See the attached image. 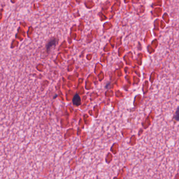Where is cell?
Segmentation results:
<instances>
[{
  "instance_id": "1",
  "label": "cell",
  "mask_w": 179,
  "mask_h": 179,
  "mask_svg": "<svg viewBox=\"0 0 179 179\" xmlns=\"http://www.w3.org/2000/svg\"><path fill=\"white\" fill-rule=\"evenodd\" d=\"M73 103L76 106H79L81 104V99L78 94L76 93V95L74 96V98L73 99Z\"/></svg>"
},
{
  "instance_id": "2",
  "label": "cell",
  "mask_w": 179,
  "mask_h": 179,
  "mask_svg": "<svg viewBox=\"0 0 179 179\" xmlns=\"http://www.w3.org/2000/svg\"><path fill=\"white\" fill-rule=\"evenodd\" d=\"M56 40L55 39H51V40L47 43V44L46 45V48L47 51H48L49 49H50L52 46H53L54 45H55L56 44Z\"/></svg>"
},
{
  "instance_id": "3",
  "label": "cell",
  "mask_w": 179,
  "mask_h": 179,
  "mask_svg": "<svg viewBox=\"0 0 179 179\" xmlns=\"http://www.w3.org/2000/svg\"><path fill=\"white\" fill-rule=\"evenodd\" d=\"M174 119L177 121H179V106L178 108H177V111L174 115Z\"/></svg>"
}]
</instances>
